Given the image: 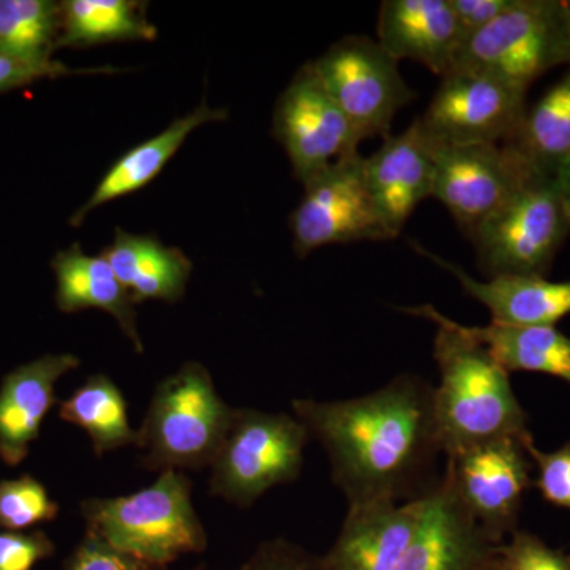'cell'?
<instances>
[{"mask_svg": "<svg viewBox=\"0 0 570 570\" xmlns=\"http://www.w3.org/2000/svg\"><path fill=\"white\" fill-rule=\"evenodd\" d=\"M59 419L81 428L91 439L97 456L138 444V430L130 425L126 397L105 374H94L62 401Z\"/></svg>", "mask_w": 570, "mask_h": 570, "instance_id": "cell-26", "label": "cell"}, {"mask_svg": "<svg viewBox=\"0 0 570 570\" xmlns=\"http://www.w3.org/2000/svg\"><path fill=\"white\" fill-rule=\"evenodd\" d=\"M292 409L325 449L348 505L415 501L441 480L434 389L422 377L401 374L370 395L294 400Z\"/></svg>", "mask_w": 570, "mask_h": 570, "instance_id": "cell-1", "label": "cell"}, {"mask_svg": "<svg viewBox=\"0 0 570 570\" xmlns=\"http://www.w3.org/2000/svg\"><path fill=\"white\" fill-rule=\"evenodd\" d=\"M227 118V110L212 108L204 102L183 118L175 119L156 137L134 146L111 165L88 202L71 216L70 224L78 227L94 209L148 186L164 170L165 165L174 159L175 154L181 149L184 141L194 130L205 124L224 121Z\"/></svg>", "mask_w": 570, "mask_h": 570, "instance_id": "cell-21", "label": "cell"}, {"mask_svg": "<svg viewBox=\"0 0 570 570\" xmlns=\"http://www.w3.org/2000/svg\"><path fill=\"white\" fill-rule=\"evenodd\" d=\"M528 88L475 71L452 70L420 116L439 145H504L527 112Z\"/></svg>", "mask_w": 570, "mask_h": 570, "instance_id": "cell-10", "label": "cell"}, {"mask_svg": "<svg viewBox=\"0 0 570 570\" xmlns=\"http://www.w3.org/2000/svg\"><path fill=\"white\" fill-rule=\"evenodd\" d=\"M273 134L302 184L341 157L358 151L362 142L313 62L296 71L277 99Z\"/></svg>", "mask_w": 570, "mask_h": 570, "instance_id": "cell-13", "label": "cell"}, {"mask_svg": "<svg viewBox=\"0 0 570 570\" xmlns=\"http://www.w3.org/2000/svg\"><path fill=\"white\" fill-rule=\"evenodd\" d=\"M433 198L468 238L497 214L538 170L510 145H439Z\"/></svg>", "mask_w": 570, "mask_h": 570, "instance_id": "cell-11", "label": "cell"}, {"mask_svg": "<svg viewBox=\"0 0 570 570\" xmlns=\"http://www.w3.org/2000/svg\"><path fill=\"white\" fill-rule=\"evenodd\" d=\"M554 181L558 184V189H560L570 216V159L554 174Z\"/></svg>", "mask_w": 570, "mask_h": 570, "instance_id": "cell-36", "label": "cell"}, {"mask_svg": "<svg viewBox=\"0 0 570 570\" xmlns=\"http://www.w3.org/2000/svg\"><path fill=\"white\" fill-rule=\"evenodd\" d=\"M232 570H322L321 558L284 539L268 540L253 557Z\"/></svg>", "mask_w": 570, "mask_h": 570, "instance_id": "cell-34", "label": "cell"}, {"mask_svg": "<svg viewBox=\"0 0 570 570\" xmlns=\"http://www.w3.org/2000/svg\"><path fill=\"white\" fill-rule=\"evenodd\" d=\"M365 174L379 216L390 238H396L415 208L433 198V141L420 118L403 132L389 135L376 153L365 157Z\"/></svg>", "mask_w": 570, "mask_h": 570, "instance_id": "cell-14", "label": "cell"}, {"mask_svg": "<svg viewBox=\"0 0 570 570\" xmlns=\"http://www.w3.org/2000/svg\"><path fill=\"white\" fill-rule=\"evenodd\" d=\"M313 66L360 141L387 138L397 111L415 99L396 59L371 37H344Z\"/></svg>", "mask_w": 570, "mask_h": 570, "instance_id": "cell-8", "label": "cell"}, {"mask_svg": "<svg viewBox=\"0 0 570 570\" xmlns=\"http://www.w3.org/2000/svg\"><path fill=\"white\" fill-rule=\"evenodd\" d=\"M453 328L475 341L508 373L528 371L560 379L570 387V336L557 326H519L491 321L485 326L459 324Z\"/></svg>", "mask_w": 570, "mask_h": 570, "instance_id": "cell-23", "label": "cell"}, {"mask_svg": "<svg viewBox=\"0 0 570 570\" xmlns=\"http://www.w3.org/2000/svg\"><path fill=\"white\" fill-rule=\"evenodd\" d=\"M309 439V431L295 415L235 407L209 466V493L249 508L273 487L299 478Z\"/></svg>", "mask_w": 570, "mask_h": 570, "instance_id": "cell-5", "label": "cell"}, {"mask_svg": "<svg viewBox=\"0 0 570 570\" xmlns=\"http://www.w3.org/2000/svg\"><path fill=\"white\" fill-rule=\"evenodd\" d=\"M570 66V2L515 0L504 14L461 45L452 70L487 73L530 86Z\"/></svg>", "mask_w": 570, "mask_h": 570, "instance_id": "cell-6", "label": "cell"}, {"mask_svg": "<svg viewBox=\"0 0 570 570\" xmlns=\"http://www.w3.org/2000/svg\"><path fill=\"white\" fill-rule=\"evenodd\" d=\"M524 449L538 469V479L532 487L549 504L570 510V441L553 452H542L530 438L524 442Z\"/></svg>", "mask_w": 570, "mask_h": 570, "instance_id": "cell-30", "label": "cell"}, {"mask_svg": "<svg viewBox=\"0 0 570 570\" xmlns=\"http://www.w3.org/2000/svg\"><path fill=\"white\" fill-rule=\"evenodd\" d=\"M234 414L206 366L184 363L154 390L138 430L142 466L163 472L212 466Z\"/></svg>", "mask_w": 570, "mask_h": 570, "instance_id": "cell-4", "label": "cell"}, {"mask_svg": "<svg viewBox=\"0 0 570 570\" xmlns=\"http://www.w3.org/2000/svg\"><path fill=\"white\" fill-rule=\"evenodd\" d=\"M59 504L29 474L0 480V530L22 532L58 519Z\"/></svg>", "mask_w": 570, "mask_h": 570, "instance_id": "cell-28", "label": "cell"}, {"mask_svg": "<svg viewBox=\"0 0 570 570\" xmlns=\"http://www.w3.org/2000/svg\"><path fill=\"white\" fill-rule=\"evenodd\" d=\"M376 31L379 45L397 62L411 59L441 78L452 71L463 45L450 0H384Z\"/></svg>", "mask_w": 570, "mask_h": 570, "instance_id": "cell-17", "label": "cell"}, {"mask_svg": "<svg viewBox=\"0 0 570 570\" xmlns=\"http://www.w3.org/2000/svg\"><path fill=\"white\" fill-rule=\"evenodd\" d=\"M515 0H450L459 20L463 41L504 14Z\"/></svg>", "mask_w": 570, "mask_h": 570, "instance_id": "cell-35", "label": "cell"}, {"mask_svg": "<svg viewBox=\"0 0 570 570\" xmlns=\"http://www.w3.org/2000/svg\"><path fill=\"white\" fill-rule=\"evenodd\" d=\"M482 570H501V569H499L498 562H497V560H494V557H493V558H491V560L489 562H487L485 566H483Z\"/></svg>", "mask_w": 570, "mask_h": 570, "instance_id": "cell-37", "label": "cell"}, {"mask_svg": "<svg viewBox=\"0 0 570 570\" xmlns=\"http://www.w3.org/2000/svg\"><path fill=\"white\" fill-rule=\"evenodd\" d=\"M55 551V543L43 531L0 532V570H32Z\"/></svg>", "mask_w": 570, "mask_h": 570, "instance_id": "cell-32", "label": "cell"}, {"mask_svg": "<svg viewBox=\"0 0 570 570\" xmlns=\"http://www.w3.org/2000/svg\"><path fill=\"white\" fill-rule=\"evenodd\" d=\"M61 32V3L0 0V55L28 61L52 59Z\"/></svg>", "mask_w": 570, "mask_h": 570, "instance_id": "cell-27", "label": "cell"}, {"mask_svg": "<svg viewBox=\"0 0 570 570\" xmlns=\"http://www.w3.org/2000/svg\"><path fill=\"white\" fill-rule=\"evenodd\" d=\"M303 187L305 193L291 216L299 258L330 245L392 239L367 186L365 156L358 151L341 157Z\"/></svg>", "mask_w": 570, "mask_h": 570, "instance_id": "cell-9", "label": "cell"}, {"mask_svg": "<svg viewBox=\"0 0 570 570\" xmlns=\"http://www.w3.org/2000/svg\"><path fill=\"white\" fill-rule=\"evenodd\" d=\"M63 570H156L129 554L116 550L104 539L86 531L73 553L67 558Z\"/></svg>", "mask_w": 570, "mask_h": 570, "instance_id": "cell-33", "label": "cell"}, {"mask_svg": "<svg viewBox=\"0 0 570 570\" xmlns=\"http://www.w3.org/2000/svg\"><path fill=\"white\" fill-rule=\"evenodd\" d=\"M570 234L554 176L534 174L471 236L479 268L494 276H547Z\"/></svg>", "mask_w": 570, "mask_h": 570, "instance_id": "cell-7", "label": "cell"}, {"mask_svg": "<svg viewBox=\"0 0 570 570\" xmlns=\"http://www.w3.org/2000/svg\"><path fill=\"white\" fill-rule=\"evenodd\" d=\"M86 531L151 568L208 547L193 504V482L181 471H164L151 487L119 498L81 502Z\"/></svg>", "mask_w": 570, "mask_h": 570, "instance_id": "cell-3", "label": "cell"}, {"mask_svg": "<svg viewBox=\"0 0 570 570\" xmlns=\"http://www.w3.org/2000/svg\"><path fill=\"white\" fill-rule=\"evenodd\" d=\"M112 67L105 69H71L63 62L47 59V61H28V59L10 58L0 55V94L13 91L22 86L32 85L40 80H55L67 75L104 73L115 71Z\"/></svg>", "mask_w": 570, "mask_h": 570, "instance_id": "cell-31", "label": "cell"}, {"mask_svg": "<svg viewBox=\"0 0 570 570\" xmlns=\"http://www.w3.org/2000/svg\"><path fill=\"white\" fill-rule=\"evenodd\" d=\"M400 309L438 326L433 356L441 384L434 389V415L445 459L498 439L531 436L510 374L485 347L461 335L433 305Z\"/></svg>", "mask_w": 570, "mask_h": 570, "instance_id": "cell-2", "label": "cell"}, {"mask_svg": "<svg viewBox=\"0 0 570 570\" xmlns=\"http://www.w3.org/2000/svg\"><path fill=\"white\" fill-rule=\"evenodd\" d=\"M100 255L132 296L135 305L148 299L176 303L186 294L193 262L178 247L165 246L156 236L116 228L115 239Z\"/></svg>", "mask_w": 570, "mask_h": 570, "instance_id": "cell-22", "label": "cell"}, {"mask_svg": "<svg viewBox=\"0 0 570 570\" xmlns=\"http://www.w3.org/2000/svg\"><path fill=\"white\" fill-rule=\"evenodd\" d=\"M539 174L554 176L570 159V66L527 108L512 140L505 142Z\"/></svg>", "mask_w": 570, "mask_h": 570, "instance_id": "cell-24", "label": "cell"}, {"mask_svg": "<svg viewBox=\"0 0 570 570\" xmlns=\"http://www.w3.org/2000/svg\"><path fill=\"white\" fill-rule=\"evenodd\" d=\"M51 268L56 276V306L61 313L105 311L141 354L142 341L132 296L102 255L85 254L80 243H75L52 257Z\"/></svg>", "mask_w": 570, "mask_h": 570, "instance_id": "cell-20", "label": "cell"}, {"mask_svg": "<svg viewBox=\"0 0 570 570\" xmlns=\"http://www.w3.org/2000/svg\"><path fill=\"white\" fill-rule=\"evenodd\" d=\"M524 439L505 438L449 456L444 478L491 542L519 530L524 494L534 485Z\"/></svg>", "mask_w": 570, "mask_h": 570, "instance_id": "cell-12", "label": "cell"}, {"mask_svg": "<svg viewBox=\"0 0 570 570\" xmlns=\"http://www.w3.org/2000/svg\"><path fill=\"white\" fill-rule=\"evenodd\" d=\"M423 498L348 505L340 535L321 558L322 570H395L417 535Z\"/></svg>", "mask_w": 570, "mask_h": 570, "instance_id": "cell-15", "label": "cell"}, {"mask_svg": "<svg viewBox=\"0 0 570 570\" xmlns=\"http://www.w3.org/2000/svg\"><path fill=\"white\" fill-rule=\"evenodd\" d=\"M501 570H570V553L551 549L532 532L517 530L494 550Z\"/></svg>", "mask_w": 570, "mask_h": 570, "instance_id": "cell-29", "label": "cell"}, {"mask_svg": "<svg viewBox=\"0 0 570 570\" xmlns=\"http://www.w3.org/2000/svg\"><path fill=\"white\" fill-rule=\"evenodd\" d=\"M157 29L146 18V3L135 0L61 2L58 48L92 47L111 41L154 40Z\"/></svg>", "mask_w": 570, "mask_h": 570, "instance_id": "cell-25", "label": "cell"}, {"mask_svg": "<svg viewBox=\"0 0 570 570\" xmlns=\"http://www.w3.org/2000/svg\"><path fill=\"white\" fill-rule=\"evenodd\" d=\"M417 254L445 269L471 298L490 311L491 321L519 326H557L570 316V279L547 276H494L485 281L469 276L463 268L411 242Z\"/></svg>", "mask_w": 570, "mask_h": 570, "instance_id": "cell-19", "label": "cell"}, {"mask_svg": "<svg viewBox=\"0 0 570 570\" xmlns=\"http://www.w3.org/2000/svg\"><path fill=\"white\" fill-rule=\"evenodd\" d=\"M497 547L442 475L423 498L417 535L395 570H482Z\"/></svg>", "mask_w": 570, "mask_h": 570, "instance_id": "cell-16", "label": "cell"}, {"mask_svg": "<svg viewBox=\"0 0 570 570\" xmlns=\"http://www.w3.org/2000/svg\"><path fill=\"white\" fill-rule=\"evenodd\" d=\"M80 366L73 354H45L10 371L0 384V459L18 466L39 438L56 400L59 379Z\"/></svg>", "mask_w": 570, "mask_h": 570, "instance_id": "cell-18", "label": "cell"}, {"mask_svg": "<svg viewBox=\"0 0 570 570\" xmlns=\"http://www.w3.org/2000/svg\"><path fill=\"white\" fill-rule=\"evenodd\" d=\"M156 570H168L167 568H163V569H156ZM195 570H202L200 568L198 569H195Z\"/></svg>", "mask_w": 570, "mask_h": 570, "instance_id": "cell-38", "label": "cell"}]
</instances>
